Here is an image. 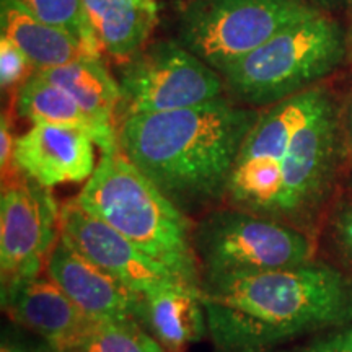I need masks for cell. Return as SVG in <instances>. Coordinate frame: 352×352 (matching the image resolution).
Returning a JSON list of instances; mask_svg holds the SVG:
<instances>
[{"instance_id":"obj_21","label":"cell","mask_w":352,"mask_h":352,"mask_svg":"<svg viewBox=\"0 0 352 352\" xmlns=\"http://www.w3.org/2000/svg\"><path fill=\"white\" fill-rule=\"evenodd\" d=\"M38 19L76 36L91 54L100 56V44L88 25L82 0H19Z\"/></svg>"},{"instance_id":"obj_26","label":"cell","mask_w":352,"mask_h":352,"mask_svg":"<svg viewBox=\"0 0 352 352\" xmlns=\"http://www.w3.org/2000/svg\"><path fill=\"white\" fill-rule=\"evenodd\" d=\"M311 6L320 8H324V10H336V8H344V7H352V0H308Z\"/></svg>"},{"instance_id":"obj_4","label":"cell","mask_w":352,"mask_h":352,"mask_svg":"<svg viewBox=\"0 0 352 352\" xmlns=\"http://www.w3.org/2000/svg\"><path fill=\"white\" fill-rule=\"evenodd\" d=\"M344 57V32L320 12L274 34L220 76L236 103L267 108L316 87Z\"/></svg>"},{"instance_id":"obj_29","label":"cell","mask_w":352,"mask_h":352,"mask_svg":"<svg viewBox=\"0 0 352 352\" xmlns=\"http://www.w3.org/2000/svg\"><path fill=\"white\" fill-rule=\"evenodd\" d=\"M52 352H76V351H63V349H52Z\"/></svg>"},{"instance_id":"obj_24","label":"cell","mask_w":352,"mask_h":352,"mask_svg":"<svg viewBox=\"0 0 352 352\" xmlns=\"http://www.w3.org/2000/svg\"><path fill=\"white\" fill-rule=\"evenodd\" d=\"M13 148H15V138L12 135L10 118L2 114L0 118V166L3 173L13 168Z\"/></svg>"},{"instance_id":"obj_16","label":"cell","mask_w":352,"mask_h":352,"mask_svg":"<svg viewBox=\"0 0 352 352\" xmlns=\"http://www.w3.org/2000/svg\"><path fill=\"white\" fill-rule=\"evenodd\" d=\"M0 32L20 47L34 70L74 63L91 54L76 36L38 19L19 0H0Z\"/></svg>"},{"instance_id":"obj_5","label":"cell","mask_w":352,"mask_h":352,"mask_svg":"<svg viewBox=\"0 0 352 352\" xmlns=\"http://www.w3.org/2000/svg\"><path fill=\"white\" fill-rule=\"evenodd\" d=\"M202 280L311 263L314 243L277 219L235 208L212 210L192 230Z\"/></svg>"},{"instance_id":"obj_2","label":"cell","mask_w":352,"mask_h":352,"mask_svg":"<svg viewBox=\"0 0 352 352\" xmlns=\"http://www.w3.org/2000/svg\"><path fill=\"white\" fill-rule=\"evenodd\" d=\"M259 116L235 100L129 114L118 135L124 155L184 214L227 197L241 145Z\"/></svg>"},{"instance_id":"obj_22","label":"cell","mask_w":352,"mask_h":352,"mask_svg":"<svg viewBox=\"0 0 352 352\" xmlns=\"http://www.w3.org/2000/svg\"><path fill=\"white\" fill-rule=\"evenodd\" d=\"M34 70L25 52L10 39L0 36V85L2 90L15 87L16 83H23Z\"/></svg>"},{"instance_id":"obj_10","label":"cell","mask_w":352,"mask_h":352,"mask_svg":"<svg viewBox=\"0 0 352 352\" xmlns=\"http://www.w3.org/2000/svg\"><path fill=\"white\" fill-rule=\"evenodd\" d=\"M20 175V173H19ZM60 208L51 191L20 175L0 196V274L2 294L41 276L60 236Z\"/></svg>"},{"instance_id":"obj_25","label":"cell","mask_w":352,"mask_h":352,"mask_svg":"<svg viewBox=\"0 0 352 352\" xmlns=\"http://www.w3.org/2000/svg\"><path fill=\"white\" fill-rule=\"evenodd\" d=\"M336 230H338V239L344 246V250L352 256V206L346 208L340 214L336 222Z\"/></svg>"},{"instance_id":"obj_18","label":"cell","mask_w":352,"mask_h":352,"mask_svg":"<svg viewBox=\"0 0 352 352\" xmlns=\"http://www.w3.org/2000/svg\"><path fill=\"white\" fill-rule=\"evenodd\" d=\"M152 336L170 351H182L208 333L201 289L189 284L144 296V321Z\"/></svg>"},{"instance_id":"obj_23","label":"cell","mask_w":352,"mask_h":352,"mask_svg":"<svg viewBox=\"0 0 352 352\" xmlns=\"http://www.w3.org/2000/svg\"><path fill=\"white\" fill-rule=\"evenodd\" d=\"M284 352H352V323Z\"/></svg>"},{"instance_id":"obj_6","label":"cell","mask_w":352,"mask_h":352,"mask_svg":"<svg viewBox=\"0 0 352 352\" xmlns=\"http://www.w3.org/2000/svg\"><path fill=\"white\" fill-rule=\"evenodd\" d=\"M316 13L308 0H191L179 16L176 41L220 74Z\"/></svg>"},{"instance_id":"obj_27","label":"cell","mask_w":352,"mask_h":352,"mask_svg":"<svg viewBox=\"0 0 352 352\" xmlns=\"http://www.w3.org/2000/svg\"><path fill=\"white\" fill-rule=\"evenodd\" d=\"M347 140H349V148L352 153V98L349 103V109H347Z\"/></svg>"},{"instance_id":"obj_19","label":"cell","mask_w":352,"mask_h":352,"mask_svg":"<svg viewBox=\"0 0 352 352\" xmlns=\"http://www.w3.org/2000/svg\"><path fill=\"white\" fill-rule=\"evenodd\" d=\"M16 113L32 124H59L87 131L101 152L120 147V138L108 134L91 120L72 96L33 72L21 83L15 101Z\"/></svg>"},{"instance_id":"obj_13","label":"cell","mask_w":352,"mask_h":352,"mask_svg":"<svg viewBox=\"0 0 352 352\" xmlns=\"http://www.w3.org/2000/svg\"><path fill=\"white\" fill-rule=\"evenodd\" d=\"M95 140L87 131L33 124L15 139L13 168L41 186L87 182L96 168Z\"/></svg>"},{"instance_id":"obj_20","label":"cell","mask_w":352,"mask_h":352,"mask_svg":"<svg viewBox=\"0 0 352 352\" xmlns=\"http://www.w3.org/2000/svg\"><path fill=\"white\" fill-rule=\"evenodd\" d=\"M162 344L139 323H95L76 352H157Z\"/></svg>"},{"instance_id":"obj_1","label":"cell","mask_w":352,"mask_h":352,"mask_svg":"<svg viewBox=\"0 0 352 352\" xmlns=\"http://www.w3.org/2000/svg\"><path fill=\"white\" fill-rule=\"evenodd\" d=\"M201 297L220 352H271L302 334L352 323V280L328 264L204 279Z\"/></svg>"},{"instance_id":"obj_7","label":"cell","mask_w":352,"mask_h":352,"mask_svg":"<svg viewBox=\"0 0 352 352\" xmlns=\"http://www.w3.org/2000/svg\"><path fill=\"white\" fill-rule=\"evenodd\" d=\"M118 82L126 116L195 108L222 98L226 90L217 70L179 41L145 44L122 63Z\"/></svg>"},{"instance_id":"obj_17","label":"cell","mask_w":352,"mask_h":352,"mask_svg":"<svg viewBox=\"0 0 352 352\" xmlns=\"http://www.w3.org/2000/svg\"><path fill=\"white\" fill-rule=\"evenodd\" d=\"M34 72L72 96L104 132L120 138L114 120L122 103L121 87L100 56H85L59 67Z\"/></svg>"},{"instance_id":"obj_31","label":"cell","mask_w":352,"mask_h":352,"mask_svg":"<svg viewBox=\"0 0 352 352\" xmlns=\"http://www.w3.org/2000/svg\"><path fill=\"white\" fill-rule=\"evenodd\" d=\"M157 352H164V349H162V347H160V349H158Z\"/></svg>"},{"instance_id":"obj_30","label":"cell","mask_w":352,"mask_h":352,"mask_svg":"<svg viewBox=\"0 0 352 352\" xmlns=\"http://www.w3.org/2000/svg\"><path fill=\"white\" fill-rule=\"evenodd\" d=\"M351 44H352V28H351Z\"/></svg>"},{"instance_id":"obj_3","label":"cell","mask_w":352,"mask_h":352,"mask_svg":"<svg viewBox=\"0 0 352 352\" xmlns=\"http://www.w3.org/2000/svg\"><path fill=\"white\" fill-rule=\"evenodd\" d=\"M76 201L184 283L201 287L188 215L132 164L121 147L101 152L94 175Z\"/></svg>"},{"instance_id":"obj_8","label":"cell","mask_w":352,"mask_h":352,"mask_svg":"<svg viewBox=\"0 0 352 352\" xmlns=\"http://www.w3.org/2000/svg\"><path fill=\"white\" fill-rule=\"evenodd\" d=\"M316 87L259 111L233 168L227 197L235 208L276 217L280 165L298 121L310 107Z\"/></svg>"},{"instance_id":"obj_11","label":"cell","mask_w":352,"mask_h":352,"mask_svg":"<svg viewBox=\"0 0 352 352\" xmlns=\"http://www.w3.org/2000/svg\"><path fill=\"white\" fill-rule=\"evenodd\" d=\"M59 227L60 236L78 253L142 297L155 290L188 284L103 220L87 212L76 199L60 206Z\"/></svg>"},{"instance_id":"obj_28","label":"cell","mask_w":352,"mask_h":352,"mask_svg":"<svg viewBox=\"0 0 352 352\" xmlns=\"http://www.w3.org/2000/svg\"><path fill=\"white\" fill-rule=\"evenodd\" d=\"M0 352H20L19 349H16V347H13L10 342H7V341H3L2 342V347H0Z\"/></svg>"},{"instance_id":"obj_14","label":"cell","mask_w":352,"mask_h":352,"mask_svg":"<svg viewBox=\"0 0 352 352\" xmlns=\"http://www.w3.org/2000/svg\"><path fill=\"white\" fill-rule=\"evenodd\" d=\"M3 307L52 349L74 351L95 321L65 296L50 276H36L2 294Z\"/></svg>"},{"instance_id":"obj_15","label":"cell","mask_w":352,"mask_h":352,"mask_svg":"<svg viewBox=\"0 0 352 352\" xmlns=\"http://www.w3.org/2000/svg\"><path fill=\"white\" fill-rule=\"evenodd\" d=\"M100 50L126 63L147 44L157 21L155 0H82Z\"/></svg>"},{"instance_id":"obj_9","label":"cell","mask_w":352,"mask_h":352,"mask_svg":"<svg viewBox=\"0 0 352 352\" xmlns=\"http://www.w3.org/2000/svg\"><path fill=\"white\" fill-rule=\"evenodd\" d=\"M340 148V113L333 96L316 87L280 165L276 217L292 219L320 202L333 179Z\"/></svg>"},{"instance_id":"obj_12","label":"cell","mask_w":352,"mask_h":352,"mask_svg":"<svg viewBox=\"0 0 352 352\" xmlns=\"http://www.w3.org/2000/svg\"><path fill=\"white\" fill-rule=\"evenodd\" d=\"M44 271L95 323L142 327L144 297L78 253L63 236L51 250Z\"/></svg>"}]
</instances>
